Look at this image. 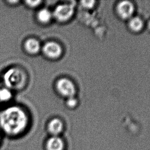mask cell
<instances>
[{
    "label": "cell",
    "instance_id": "1",
    "mask_svg": "<svg viewBox=\"0 0 150 150\" xmlns=\"http://www.w3.org/2000/svg\"><path fill=\"white\" fill-rule=\"evenodd\" d=\"M29 123V114L20 106L11 105L0 112V130L7 136H20L27 130Z\"/></svg>",
    "mask_w": 150,
    "mask_h": 150
},
{
    "label": "cell",
    "instance_id": "2",
    "mask_svg": "<svg viewBox=\"0 0 150 150\" xmlns=\"http://www.w3.org/2000/svg\"><path fill=\"white\" fill-rule=\"evenodd\" d=\"M3 81L4 86L11 91H20L26 85L27 75L20 68L11 67L4 72Z\"/></svg>",
    "mask_w": 150,
    "mask_h": 150
},
{
    "label": "cell",
    "instance_id": "3",
    "mask_svg": "<svg viewBox=\"0 0 150 150\" xmlns=\"http://www.w3.org/2000/svg\"><path fill=\"white\" fill-rule=\"evenodd\" d=\"M75 5L70 3L59 4L53 10V19L59 23L69 22L75 14Z\"/></svg>",
    "mask_w": 150,
    "mask_h": 150
},
{
    "label": "cell",
    "instance_id": "4",
    "mask_svg": "<svg viewBox=\"0 0 150 150\" xmlns=\"http://www.w3.org/2000/svg\"><path fill=\"white\" fill-rule=\"evenodd\" d=\"M55 89L59 96L65 99L75 97L77 88L75 83L68 77H62L55 83Z\"/></svg>",
    "mask_w": 150,
    "mask_h": 150
},
{
    "label": "cell",
    "instance_id": "5",
    "mask_svg": "<svg viewBox=\"0 0 150 150\" xmlns=\"http://www.w3.org/2000/svg\"><path fill=\"white\" fill-rule=\"evenodd\" d=\"M41 52L47 59L57 60L61 58L63 53V49L58 42L49 41L42 46Z\"/></svg>",
    "mask_w": 150,
    "mask_h": 150
},
{
    "label": "cell",
    "instance_id": "6",
    "mask_svg": "<svg viewBox=\"0 0 150 150\" xmlns=\"http://www.w3.org/2000/svg\"><path fill=\"white\" fill-rule=\"evenodd\" d=\"M65 128L63 120L58 117H54L49 121L47 130L50 136H60Z\"/></svg>",
    "mask_w": 150,
    "mask_h": 150
},
{
    "label": "cell",
    "instance_id": "7",
    "mask_svg": "<svg viewBox=\"0 0 150 150\" xmlns=\"http://www.w3.org/2000/svg\"><path fill=\"white\" fill-rule=\"evenodd\" d=\"M23 48L28 54L36 55L41 52L42 45L38 40L34 38H29L23 43Z\"/></svg>",
    "mask_w": 150,
    "mask_h": 150
},
{
    "label": "cell",
    "instance_id": "8",
    "mask_svg": "<svg viewBox=\"0 0 150 150\" xmlns=\"http://www.w3.org/2000/svg\"><path fill=\"white\" fill-rule=\"evenodd\" d=\"M65 142L60 136H50L45 143V150H65Z\"/></svg>",
    "mask_w": 150,
    "mask_h": 150
},
{
    "label": "cell",
    "instance_id": "9",
    "mask_svg": "<svg viewBox=\"0 0 150 150\" xmlns=\"http://www.w3.org/2000/svg\"><path fill=\"white\" fill-rule=\"evenodd\" d=\"M117 10L121 18H129L134 13V6L130 1H122L118 4Z\"/></svg>",
    "mask_w": 150,
    "mask_h": 150
},
{
    "label": "cell",
    "instance_id": "10",
    "mask_svg": "<svg viewBox=\"0 0 150 150\" xmlns=\"http://www.w3.org/2000/svg\"><path fill=\"white\" fill-rule=\"evenodd\" d=\"M36 18L41 24H49L53 20V12L48 8H41L37 12Z\"/></svg>",
    "mask_w": 150,
    "mask_h": 150
},
{
    "label": "cell",
    "instance_id": "11",
    "mask_svg": "<svg viewBox=\"0 0 150 150\" xmlns=\"http://www.w3.org/2000/svg\"><path fill=\"white\" fill-rule=\"evenodd\" d=\"M12 98V91L5 86L0 85V102L7 103Z\"/></svg>",
    "mask_w": 150,
    "mask_h": 150
},
{
    "label": "cell",
    "instance_id": "12",
    "mask_svg": "<svg viewBox=\"0 0 150 150\" xmlns=\"http://www.w3.org/2000/svg\"><path fill=\"white\" fill-rule=\"evenodd\" d=\"M130 26L132 30L135 31H139L141 30L144 24L141 18L138 17H135L130 21Z\"/></svg>",
    "mask_w": 150,
    "mask_h": 150
},
{
    "label": "cell",
    "instance_id": "13",
    "mask_svg": "<svg viewBox=\"0 0 150 150\" xmlns=\"http://www.w3.org/2000/svg\"><path fill=\"white\" fill-rule=\"evenodd\" d=\"M43 2L42 1H40V0H36V1L27 0V1H25L24 3L27 7L31 9H35V8L39 7L42 4Z\"/></svg>",
    "mask_w": 150,
    "mask_h": 150
},
{
    "label": "cell",
    "instance_id": "14",
    "mask_svg": "<svg viewBox=\"0 0 150 150\" xmlns=\"http://www.w3.org/2000/svg\"><path fill=\"white\" fill-rule=\"evenodd\" d=\"M78 100L75 97L67 98L66 99L65 102L66 107L69 109H75L78 105Z\"/></svg>",
    "mask_w": 150,
    "mask_h": 150
},
{
    "label": "cell",
    "instance_id": "15",
    "mask_svg": "<svg viewBox=\"0 0 150 150\" xmlns=\"http://www.w3.org/2000/svg\"><path fill=\"white\" fill-rule=\"evenodd\" d=\"M95 1H82L81 2V5L85 8H91L95 5Z\"/></svg>",
    "mask_w": 150,
    "mask_h": 150
},
{
    "label": "cell",
    "instance_id": "16",
    "mask_svg": "<svg viewBox=\"0 0 150 150\" xmlns=\"http://www.w3.org/2000/svg\"><path fill=\"white\" fill-rule=\"evenodd\" d=\"M6 2L7 4L10 5H16L18 4L19 3H20V1H17V0L16 1L12 0V1H7Z\"/></svg>",
    "mask_w": 150,
    "mask_h": 150
},
{
    "label": "cell",
    "instance_id": "17",
    "mask_svg": "<svg viewBox=\"0 0 150 150\" xmlns=\"http://www.w3.org/2000/svg\"><path fill=\"white\" fill-rule=\"evenodd\" d=\"M2 132L1 131V130H0V142H1V138H2Z\"/></svg>",
    "mask_w": 150,
    "mask_h": 150
},
{
    "label": "cell",
    "instance_id": "18",
    "mask_svg": "<svg viewBox=\"0 0 150 150\" xmlns=\"http://www.w3.org/2000/svg\"><path fill=\"white\" fill-rule=\"evenodd\" d=\"M149 27H150V22H149Z\"/></svg>",
    "mask_w": 150,
    "mask_h": 150
}]
</instances>
